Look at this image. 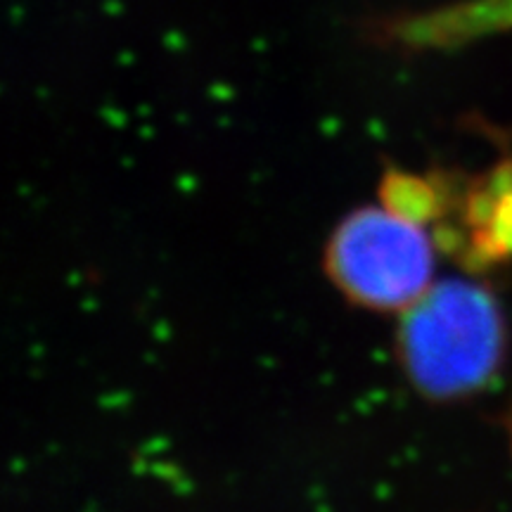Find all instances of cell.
<instances>
[{
	"mask_svg": "<svg viewBox=\"0 0 512 512\" xmlns=\"http://www.w3.org/2000/svg\"><path fill=\"white\" fill-rule=\"evenodd\" d=\"M323 264L351 304L403 313L434 285L437 247L425 223L377 204L344 216L330 235Z\"/></svg>",
	"mask_w": 512,
	"mask_h": 512,
	"instance_id": "7a4b0ae2",
	"label": "cell"
},
{
	"mask_svg": "<svg viewBox=\"0 0 512 512\" xmlns=\"http://www.w3.org/2000/svg\"><path fill=\"white\" fill-rule=\"evenodd\" d=\"M467 226L477 259L501 261L512 256V162L496 169L467 202Z\"/></svg>",
	"mask_w": 512,
	"mask_h": 512,
	"instance_id": "3957f363",
	"label": "cell"
},
{
	"mask_svg": "<svg viewBox=\"0 0 512 512\" xmlns=\"http://www.w3.org/2000/svg\"><path fill=\"white\" fill-rule=\"evenodd\" d=\"M508 330L489 287L463 278L434 283L401 313L396 351L415 392L456 401L482 392L503 366Z\"/></svg>",
	"mask_w": 512,
	"mask_h": 512,
	"instance_id": "6da1fadb",
	"label": "cell"
},
{
	"mask_svg": "<svg viewBox=\"0 0 512 512\" xmlns=\"http://www.w3.org/2000/svg\"><path fill=\"white\" fill-rule=\"evenodd\" d=\"M510 437H512V427H510Z\"/></svg>",
	"mask_w": 512,
	"mask_h": 512,
	"instance_id": "277c9868",
	"label": "cell"
}]
</instances>
